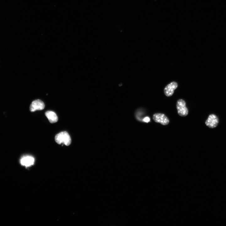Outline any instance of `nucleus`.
<instances>
[{"label":"nucleus","mask_w":226,"mask_h":226,"mask_svg":"<svg viewBox=\"0 0 226 226\" xmlns=\"http://www.w3.org/2000/svg\"><path fill=\"white\" fill-rule=\"evenodd\" d=\"M55 140L58 144L62 143L66 146H69L71 143V137L68 133L66 131L62 132L56 134Z\"/></svg>","instance_id":"f257e3e1"},{"label":"nucleus","mask_w":226,"mask_h":226,"mask_svg":"<svg viewBox=\"0 0 226 226\" xmlns=\"http://www.w3.org/2000/svg\"><path fill=\"white\" fill-rule=\"evenodd\" d=\"M176 106L178 114L179 116L184 117L188 115V110L186 106V103L184 100H179L177 101Z\"/></svg>","instance_id":"f03ea898"},{"label":"nucleus","mask_w":226,"mask_h":226,"mask_svg":"<svg viewBox=\"0 0 226 226\" xmlns=\"http://www.w3.org/2000/svg\"><path fill=\"white\" fill-rule=\"evenodd\" d=\"M154 121L162 125H166L169 123V120L164 114L160 113L154 114L153 116Z\"/></svg>","instance_id":"7ed1b4c3"},{"label":"nucleus","mask_w":226,"mask_h":226,"mask_svg":"<svg viewBox=\"0 0 226 226\" xmlns=\"http://www.w3.org/2000/svg\"><path fill=\"white\" fill-rule=\"evenodd\" d=\"M218 123V119L215 115H210L205 121L207 126L210 128H214L217 126Z\"/></svg>","instance_id":"20e7f679"},{"label":"nucleus","mask_w":226,"mask_h":226,"mask_svg":"<svg viewBox=\"0 0 226 226\" xmlns=\"http://www.w3.org/2000/svg\"><path fill=\"white\" fill-rule=\"evenodd\" d=\"M178 84L175 82H172L168 84L164 88V92L165 95L167 97L172 96L174 91L178 87Z\"/></svg>","instance_id":"39448f33"},{"label":"nucleus","mask_w":226,"mask_h":226,"mask_svg":"<svg viewBox=\"0 0 226 226\" xmlns=\"http://www.w3.org/2000/svg\"><path fill=\"white\" fill-rule=\"evenodd\" d=\"M45 104L40 100H36L32 101L30 106V110L34 112L36 110H41L45 107Z\"/></svg>","instance_id":"423d86ee"},{"label":"nucleus","mask_w":226,"mask_h":226,"mask_svg":"<svg viewBox=\"0 0 226 226\" xmlns=\"http://www.w3.org/2000/svg\"><path fill=\"white\" fill-rule=\"evenodd\" d=\"M35 159L32 156L26 155L22 157L20 159L21 164L26 167H28L33 165Z\"/></svg>","instance_id":"0eeeda50"},{"label":"nucleus","mask_w":226,"mask_h":226,"mask_svg":"<svg viewBox=\"0 0 226 226\" xmlns=\"http://www.w3.org/2000/svg\"><path fill=\"white\" fill-rule=\"evenodd\" d=\"M45 115L51 123H54L58 121V117L56 114L53 111H48L45 113Z\"/></svg>","instance_id":"6e6552de"},{"label":"nucleus","mask_w":226,"mask_h":226,"mask_svg":"<svg viewBox=\"0 0 226 226\" xmlns=\"http://www.w3.org/2000/svg\"><path fill=\"white\" fill-rule=\"evenodd\" d=\"M143 121L146 122H148L150 121V119L148 117H145L143 120Z\"/></svg>","instance_id":"1a4fd4ad"}]
</instances>
